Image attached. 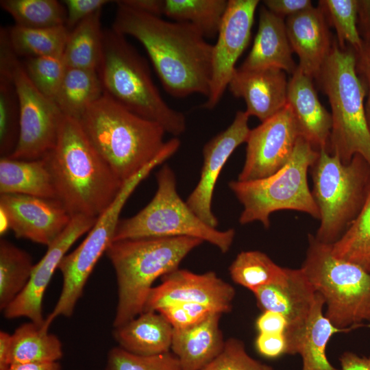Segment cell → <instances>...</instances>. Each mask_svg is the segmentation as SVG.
Here are the masks:
<instances>
[{
  "mask_svg": "<svg viewBox=\"0 0 370 370\" xmlns=\"http://www.w3.org/2000/svg\"><path fill=\"white\" fill-rule=\"evenodd\" d=\"M112 29L145 48L165 91L184 98L209 96L213 45L188 23L169 21L116 1Z\"/></svg>",
  "mask_w": 370,
  "mask_h": 370,
  "instance_id": "1",
  "label": "cell"
},
{
  "mask_svg": "<svg viewBox=\"0 0 370 370\" xmlns=\"http://www.w3.org/2000/svg\"><path fill=\"white\" fill-rule=\"evenodd\" d=\"M45 158L56 199L71 217L82 215L97 219L123 185L75 119L63 115L55 147Z\"/></svg>",
  "mask_w": 370,
  "mask_h": 370,
  "instance_id": "2",
  "label": "cell"
},
{
  "mask_svg": "<svg viewBox=\"0 0 370 370\" xmlns=\"http://www.w3.org/2000/svg\"><path fill=\"white\" fill-rule=\"evenodd\" d=\"M88 140L124 183L164 149V129L103 94L78 120Z\"/></svg>",
  "mask_w": 370,
  "mask_h": 370,
  "instance_id": "3",
  "label": "cell"
},
{
  "mask_svg": "<svg viewBox=\"0 0 370 370\" xmlns=\"http://www.w3.org/2000/svg\"><path fill=\"white\" fill-rule=\"evenodd\" d=\"M97 72L103 94L130 112L158 123L174 137L186 131L184 114L162 98L146 60L125 35L112 28L103 30L102 53Z\"/></svg>",
  "mask_w": 370,
  "mask_h": 370,
  "instance_id": "4",
  "label": "cell"
},
{
  "mask_svg": "<svg viewBox=\"0 0 370 370\" xmlns=\"http://www.w3.org/2000/svg\"><path fill=\"white\" fill-rule=\"evenodd\" d=\"M203 241L187 236L112 241L106 254L116 274L118 299L113 328L144 312L153 284L177 269Z\"/></svg>",
  "mask_w": 370,
  "mask_h": 370,
  "instance_id": "5",
  "label": "cell"
},
{
  "mask_svg": "<svg viewBox=\"0 0 370 370\" xmlns=\"http://www.w3.org/2000/svg\"><path fill=\"white\" fill-rule=\"evenodd\" d=\"M332 42L330 54L317 78L331 108L332 130L328 151L345 164L356 155L370 166V128L365 99L367 88L356 69V54Z\"/></svg>",
  "mask_w": 370,
  "mask_h": 370,
  "instance_id": "6",
  "label": "cell"
},
{
  "mask_svg": "<svg viewBox=\"0 0 370 370\" xmlns=\"http://www.w3.org/2000/svg\"><path fill=\"white\" fill-rule=\"evenodd\" d=\"M319 154V151L299 136L290 160L276 173L257 180L230 182V189L243 206L239 223L258 221L267 229L271 214L283 210L304 212L319 220L308 183V170Z\"/></svg>",
  "mask_w": 370,
  "mask_h": 370,
  "instance_id": "7",
  "label": "cell"
},
{
  "mask_svg": "<svg viewBox=\"0 0 370 370\" xmlns=\"http://www.w3.org/2000/svg\"><path fill=\"white\" fill-rule=\"evenodd\" d=\"M301 267L316 292L323 298L325 317L341 330L370 324V272L334 256L332 245L308 234Z\"/></svg>",
  "mask_w": 370,
  "mask_h": 370,
  "instance_id": "8",
  "label": "cell"
},
{
  "mask_svg": "<svg viewBox=\"0 0 370 370\" xmlns=\"http://www.w3.org/2000/svg\"><path fill=\"white\" fill-rule=\"evenodd\" d=\"M313 198L320 213L314 235L324 244L333 245L349 228L360 212L370 186V166L360 155L347 164L329 153L319 151L310 168Z\"/></svg>",
  "mask_w": 370,
  "mask_h": 370,
  "instance_id": "9",
  "label": "cell"
},
{
  "mask_svg": "<svg viewBox=\"0 0 370 370\" xmlns=\"http://www.w3.org/2000/svg\"><path fill=\"white\" fill-rule=\"evenodd\" d=\"M156 177L157 190L153 197L133 217L119 220L113 241L187 236L208 242L222 253L227 252L235 230H219L201 220L178 195L175 175L168 164Z\"/></svg>",
  "mask_w": 370,
  "mask_h": 370,
  "instance_id": "10",
  "label": "cell"
},
{
  "mask_svg": "<svg viewBox=\"0 0 370 370\" xmlns=\"http://www.w3.org/2000/svg\"><path fill=\"white\" fill-rule=\"evenodd\" d=\"M153 169V165L149 164L125 182L115 199L97 218L85 239L63 258L58 267L62 275L61 293L55 307L45 320L44 329L48 330L58 317L72 316L92 270L113 241L119 216L127 200Z\"/></svg>",
  "mask_w": 370,
  "mask_h": 370,
  "instance_id": "11",
  "label": "cell"
},
{
  "mask_svg": "<svg viewBox=\"0 0 370 370\" xmlns=\"http://www.w3.org/2000/svg\"><path fill=\"white\" fill-rule=\"evenodd\" d=\"M18 58L11 47L7 29L1 28L0 64L12 75L20 106L18 142L8 158L41 159L55 147L63 114L55 102L42 95L32 83Z\"/></svg>",
  "mask_w": 370,
  "mask_h": 370,
  "instance_id": "12",
  "label": "cell"
},
{
  "mask_svg": "<svg viewBox=\"0 0 370 370\" xmlns=\"http://www.w3.org/2000/svg\"><path fill=\"white\" fill-rule=\"evenodd\" d=\"M300 136L290 106L250 130L245 160L237 180L262 179L281 169L290 160Z\"/></svg>",
  "mask_w": 370,
  "mask_h": 370,
  "instance_id": "13",
  "label": "cell"
},
{
  "mask_svg": "<svg viewBox=\"0 0 370 370\" xmlns=\"http://www.w3.org/2000/svg\"><path fill=\"white\" fill-rule=\"evenodd\" d=\"M258 0H228L217 40L212 47L209 96L201 108L212 110L221 99L236 70L235 64L247 47Z\"/></svg>",
  "mask_w": 370,
  "mask_h": 370,
  "instance_id": "14",
  "label": "cell"
},
{
  "mask_svg": "<svg viewBox=\"0 0 370 370\" xmlns=\"http://www.w3.org/2000/svg\"><path fill=\"white\" fill-rule=\"evenodd\" d=\"M161 280L151 290L144 311H158L178 302L202 304L222 314L232 310L235 289L214 271L196 273L177 269Z\"/></svg>",
  "mask_w": 370,
  "mask_h": 370,
  "instance_id": "15",
  "label": "cell"
},
{
  "mask_svg": "<svg viewBox=\"0 0 370 370\" xmlns=\"http://www.w3.org/2000/svg\"><path fill=\"white\" fill-rule=\"evenodd\" d=\"M97 219L78 215L71 218L61 234L47 247L41 260L37 262L23 291L3 311L5 318H28L42 326L45 319L42 313L45 292L52 276L71 247L82 236L88 232Z\"/></svg>",
  "mask_w": 370,
  "mask_h": 370,
  "instance_id": "16",
  "label": "cell"
},
{
  "mask_svg": "<svg viewBox=\"0 0 370 370\" xmlns=\"http://www.w3.org/2000/svg\"><path fill=\"white\" fill-rule=\"evenodd\" d=\"M0 212L5 215L16 238L47 247L61 234L72 218L58 199L19 194L1 195Z\"/></svg>",
  "mask_w": 370,
  "mask_h": 370,
  "instance_id": "17",
  "label": "cell"
},
{
  "mask_svg": "<svg viewBox=\"0 0 370 370\" xmlns=\"http://www.w3.org/2000/svg\"><path fill=\"white\" fill-rule=\"evenodd\" d=\"M249 117L245 111H237L232 123L204 145L200 177L186 201L201 220L213 227L217 228L219 225L212 210L214 187L230 156L238 146L246 143L251 130Z\"/></svg>",
  "mask_w": 370,
  "mask_h": 370,
  "instance_id": "18",
  "label": "cell"
},
{
  "mask_svg": "<svg viewBox=\"0 0 370 370\" xmlns=\"http://www.w3.org/2000/svg\"><path fill=\"white\" fill-rule=\"evenodd\" d=\"M253 293L262 311L277 312L286 319L287 354L293 355L294 345L316 299L317 293L313 286L301 268H285L280 280L258 288Z\"/></svg>",
  "mask_w": 370,
  "mask_h": 370,
  "instance_id": "19",
  "label": "cell"
},
{
  "mask_svg": "<svg viewBox=\"0 0 370 370\" xmlns=\"http://www.w3.org/2000/svg\"><path fill=\"white\" fill-rule=\"evenodd\" d=\"M288 84L286 73L279 69L236 68L227 88L234 97L244 99L247 114L262 123L286 106Z\"/></svg>",
  "mask_w": 370,
  "mask_h": 370,
  "instance_id": "20",
  "label": "cell"
},
{
  "mask_svg": "<svg viewBox=\"0 0 370 370\" xmlns=\"http://www.w3.org/2000/svg\"><path fill=\"white\" fill-rule=\"evenodd\" d=\"M285 24L291 47L299 58L297 67L317 79L332 46L323 10L312 6L286 18Z\"/></svg>",
  "mask_w": 370,
  "mask_h": 370,
  "instance_id": "21",
  "label": "cell"
},
{
  "mask_svg": "<svg viewBox=\"0 0 370 370\" xmlns=\"http://www.w3.org/2000/svg\"><path fill=\"white\" fill-rule=\"evenodd\" d=\"M287 104L300 136L316 150H328L332 125L331 114L321 104L312 79L298 67L288 80Z\"/></svg>",
  "mask_w": 370,
  "mask_h": 370,
  "instance_id": "22",
  "label": "cell"
},
{
  "mask_svg": "<svg viewBox=\"0 0 370 370\" xmlns=\"http://www.w3.org/2000/svg\"><path fill=\"white\" fill-rule=\"evenodd\" d=\"M284 18L260 7L258 32L248 56L239 69L276 68L293 74L297 68L293 58Z\"/></svg>",
  "mask_w": 370,
  "mask_h": 370,
  "instance_id": "23",
  "label": "cell"
},
{
  "mask_svg": "<svg viewBox=\"0 0 370 370\" xmlns=\"http://www.w3.org/2000/svg\"><path fill=\"white\" fill-rule=\"evenodd\" d=\"M221 315L213 312L195 325L173 329L171 350L182 370H201L221 353L225 342L220 328Z\"/></svg>",
  "mask_w": 370,
  "mask_h": 370,
  "instance_id": "24",
  "label": "cell"
},
{
  "mask_svg": "<svg viewBox=\"0 0 370 370\" xmlns=\"http://www.w3.org/2000/svg\"><path fill=\"white\" fill-rule=\"evenodd\" d=\"M173 328L156 311H144L128 322L114 328L112 335L119 347L143 356L170 352Z\"/></svg>",
  "mask_w": 370,
  "mask_h": 370,
  "instance_id": "25",
  "label": "cell"
},
{
  "mask_svg": "<svg viewBox=\"0 0 370 370\" xmlns=\"http://www.w3.org/2000/svg\"><path fill=\"white\" fill-rule=\"evenodd\" d=\"M2 194L56 199L53 178L45 158L27 160L1 158L0 195Z\"/></svg>",
  "mask_w": 370,
  "mask_h": 370,
  "instance_id": "26",
  "label": "cell"
},
{
  "mask_svg": "<svg viewBox=\"0 0 370 370\" xmlns=\"http://www.w3.org/2000/svg\"><path fill=\"white\" fill-rule=\"evenodd\" d=\"M324 306V299L317 293L304 330L294 345L293 355L298 354L302 359L301 370H339L328 360L326 346L334 334L350 330L335 327L323 314Z\"/></svg>",
  "mask_w": 370,
  "mask_h": 370,
  "instance_id": "27",
  "label": "cell"
},
{
  "mask_svg": "<svg viewBox=\"0 0 370 370\" xmlns=\"http://www.w3.org/2000/svg\"><path fill=\"white\" fill-rule=\"evenodd\" d=\"M103 95L96 70L66 67L53 101L64 116L79 120Z\"/></svg>",
  "mask_w": 370,
  "mask_h": 370,
  "instance_id": "28",
  "label": "cell"
},
{
  "mask_svg": "<svg viewBox=\"0 0 370 370\" xmlns=\"http://www.w3.org/2000/svg\"><path fill=\"white\" fill-rule=\"evenodd\" d=\"M101 16L99 10L69 31L62 54L66 67L97 71L102 53L104 30Z\"/></svg>",
  "mask_w": 370,
  "mask_h": 370,
  "instance_id": "29",
  "label": "cell"
},
{
  "mask_svg": "<svg viewBox=\"0 0 370 370\" xmlns=\"http://www.w3.org/2000/svg\"><path fill=\"white\" fill-rule=\"evenodd\" d=\"M62 356V342L42 325L25 323L12 334L11 365L59 362Z\"/></svg>",
  "mask_w": 370,
  "mask_h": 370,
  "instance_id": "30",
  "label": "cell"
},
{
  "mask_svg": "<svg viewBox=\"0 0 370 370\" xmlns=\"http://www.w3.org/2000/svg\"><path fill=\"white\" fill-rule=\"evenodd\" d=\"M227 4V0H164L163 15L190 23L211 39L217 37Z\"/></svg>",
  "mask_w": 370,
  "mask_h": 370,
  "instance_id": "31",
  "label": "cell"
},
{
  "mask_svg": "<svg viewBox=\"0 0 370 370\" xmlns=\"http://www.w3.org/2000/svg\"><path fill=\"white\" fill-rule=\"evenodd\" d=\"M8 39L18 57L62 56L69 30L65 25L29 28L14 25L7 29Z\"/></svg>",
  "mask_w": 370,
  "mask_h": 370,
  "instance_id": "32",
  "label": "cell"
},
{
  "mask_svg": "<svg viewBox=\"0 0 370 370\" xmlns=\"http://www.w3.org/2000/svg\"><path fill=\"white\" fill-rule=\"evenodd\" d=\"M34 264L31 256L11 242L0 241V309L3 311L25 289Z\"/></svg>",
  "mask_w": 370,
  "mask_h": 370,
  "instance_id": "33",
  "label": "cell"
},
{
  "mask_svg": "<svg viewBox=\"0 0 370 370\" xmlns=\"http://www.w3.org/2000/svg\"><path fill=\"white\" fill-rule=\"evenodd\" d=\"M228 270L234 282L253 293L280 280L284 273L285 267L279 266L260 251L249 250L241 251Z\"/></svg>",
  "mask_w": 370,
  "mask_h": 370,
  "instance_id": "34",
  "label": "cell"
},
{
  "mask_svg": "<svg viewBox=\"0 0 370 370\" xmlns=\"http://www.w3.org/2000/svg\"><path fill=\"white\" fill-rule=\"evenodd\" d=\"M334 256L370 272V186L356 218L341 238L332 245Z\"/></svg>",
  "mask_w": 370,
  "mask_h": 370,
  "instance_id": "35",
  "label": "cell"
},
{
  "mask_svg": "<svg viewBox=\"0 0 370 370\" xmlns=\"http://www.w3.org/2000/svg\"><path fill=\"white\" fill-rule=\"evenodd\" d=\"M0 5L21 27L47 28L66 25L65 7L56 0H1Z\"/></svg>",
  "mask_w": 370,
  "mask_h": 370,
  "instance_id": "36",
  "label": "cell"
},
{
  "mask_svg": "<svg viewBox=\"0 0 370 370\" xmlns=\"http://www.w3.org/2000/svg\"><path fill=\"white\" fill-rule=\"evenodd\" d=\"M20 134V106L9 70L0 64V154L9 157L15 150Z\"/></svg>",
  "mask_w": 370,
  "mask_h": 370,
  "instance_id": "37",
  "label": "cell"
},
{
  "mask_svg": "<svg viewBox=\"0 0 370 370\" xmlns=\"http://www.w3.org/2000/svg\"><path fill=\"white\" fill-rule=\"evenodd\" d=\"M319 5L335 29L340 47L344 49L347 42L360 53L363 42L358 27V1L321 0Z\"/></svg>",
  "mask_w": 370,
  "mask_h": 370,
  "instance_id": "38",
  "label": "cell"
},
{
  "mask_svg": "<svg viewBox=\"0 0 370 370\" xmlns=\"http://www.w3.org/2000/svg\"><path fill=\"white\" fill-rule=\"evenodd\" d=\"M23 64L34 86L53 101L66 69L62 56L28 58Z\"/></svg>",
  "mask_w": 370,
  "mask_h": 370,
  "instance_id": "39",
  "label": "cell"
},
{
  "mask_svg": "<svg viewBox=\"0 0 370 370\" xmlns=\"http://www.w3.org/2000/svg\"><path fill=\"white\" fill-rule=\"evenodd\" d=\"M105 370H182L178 358L171 352L143 356L120 347L110 349Z\"/></svg>",
  "mask_w": 370,
  "mask_h": 370,
  "instance_id": "40",
  "label": "cell"
},
{
  "mask_svg": "<svg viewBox=\"0 0 370 370\" xmlns=\"http://www.w3.org/2000/svg\"><path fill=\"white\" fill-rule=\"evenodd\" d=\"M201 370H274L250 356L244 343L236 338L225 340L221 353Z\"/></svg>",
  "mask_w": 370,
  "mask_h": 370,
  "instance_id": "41",
  "label": "cell"
},
{
  "mask_svg": "<svg viewBox=\"0 0 370 370\" xmlns=\"http://www.w3.org/2000/svg\"><path fill=\"white\" fill-rule=\"evenodd\" d=\"M156 312L161 314L173 329L192 326L204 320L212 313L217 312L208 306L192 302L173 304Z\"/></svg>",
  "mask_w": 370,
  "mask_h": 370,
  "instance_id": "42",
  "label": "cell"
},
{
  "mask_svg": "<svg viewBox=\"0 0 370 370\" xmlns=\"http://www.w3.org/2000/svg\"><path fill=\"white\" fill-rule=\"evenodd\" d=\"M66 12L65 26L71 31L80 22L109 3L106 0H64L62 1Z\"/></svg>",
  "mask_w": 370,
  "mask_h": 370,
  "instance_id": "43",
  "label": "cell"
},
{
  "mask_svg": "<svg viewBox=\"0 0 370 370\" xmlns=\"http://www.w3.org/2000/svg\"><path fill=\"white\" fill-rule=\"evenodd\" d=\"M257 352L267 358L287 354V342L283 334L259 333L255 341Z\"/></svg>",
  "mask_w": 370,
  "mask_h": 370,
  "instance_id": "44",
  "label": "cell"
},
{
  "mask_svg": "<svg viewBox=\"0 0 370 370\" xmlns=\"http://www.w3.org/2000/svg\"><path fill=\"white\" fill-rule=\"evenodd\" d=\"M263 5L277 16L284 18L312 7L310 0H264Z\"/></svg>",
  "mask_w": 370,
  "mask_h": 370,
  "instance_id": "45",
  "label": "cell"
},
{
  "mask_svg": "<svg viewBox=\"0 0 370 370\" xmlns=\"http://www.w3.org/2000/svg\"><path fill=\"white\" fill-rule=\"evenodd\" d=\"M256 327L259 333L283 334L287 329V321L284 317L277 312L265 310L257 318Z\"/></svg>",
  "mask_w": 370,
  "mask_h": 370,
  "instance_id": "46",
  "label": "cell"
},
{
  "mask_svg": "<svg viewBox=\"0 0 370 370\" xmlns=\"http://www.w3.org/2000/svg\"><path fill=\"white\" fill-rule=\"evenodd\" d=\"M356 54V69L365 77L367 88V101L365 103L366 115L370 128V42H363L362 51Z\"/></svg>",
  "mask_w": 370,
  "mask_h": 370,
  "instance_id": "47",
  "label": "cell"
},
{
  "mask_svg": "<svg viewBox=\"0 0 370 370\" xmlns=\"http://www.w3.org/2000/svg\"><path fill=\"white\" fill-rule=\"evenodd\" d=\"M120 2L143 13L160 17L163 15L164 0H122Z\"/></svg>",
  "mask_w": 370,
  "mask_h": 370,
  "instance_id": "48",
  "label": "cell"
},
{
  "mask_svg": "<svg viewBox=\"0 0 370 370\" xmlns=\"http://www.w3.org/2000/svg\"><path fill=\"white\" fill-rule=\"evenodd\" d=\"M341 370H370V356H360L352 352H345L339 357Z\"/></svg>",
  "mask_w": 370,
  "mask_h": 370,
  "instance_id": "49",
  "label": "cell"
},
{
  "mask_svg": "<svg viewBox=\"0 0 370 370\" xmlns=\"http://www.w3.org/2000/svg\"><path fill=\"white\" fill-rule=\"evenodd\" d=\"M358 21L362 42H370V1H358Z\"/></svg>",
  "mask_w": 370,
  "mask_h": 370,
  "instance_id": "50",
  "label": "cell"
},
{
  "mask_svg": "<svg viewBox=\"0 0 370 370\" xmlns=\"http://www.w3.org/2000/svg\"><path fill=\"white\" fill-rule=\"evenodd\" d=\"M12 334L0 332V370H8L11 365Z\"/></svg>",
  "mask_w": 370,
  "mask_h": 370,
  "instance_id": "51",
  "label": "cell"
},
{
  "mask_svg": "<svg viewBox=\"0 0 370 370\" xmlns=\"http://www.w3.org/2000/svg\"><path fill=\"white\" fill-rule=\"evenodd\" d=\"M8 370H62L59 362H26L13 364Z\"/></svg>",
  "mask_w": 370,
  "mask_h": 370,
  "instance_id": "52",
  "label": "cell"
}]
</instances>
